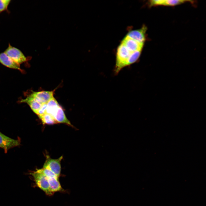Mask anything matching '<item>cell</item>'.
I'll use <instances>...</instances> for the list:
<instances>
[{"instance_id": "6da1fadb", "label": "cell", "mask_w": 206, "mask_h": 206, "mask_svg": "<svg viewBox=\"0 0 206 206\" xmlns=\"http://www.w3.org/2000/svg\"><path fill=\"white\" fill-rule=\"evenodd\" d=\"M131 52L121 43L118 46L117 50L116 63L114 69V73L116 75L123 68L128 66V62Z\"/></svg>"}, {"instance_id": "7a4b0ae2", "label": "cell", "mask_w": 206, "mask_h": 206, "mask_svg": "<svg viewBox=\"0 0 206 206\" xmlns=\"http://www.w3.org/2000/svg\"><path fill=\"white\" fill-rule=\"evenodd\" d=\"M31 175L37 187L47 195L51 196L53 195L50 189L48 179L45 176L36 171L31 173Z\"/></svg>"}, {"instance_id": "3957f363", "label": "cell", "mask_w": 206, "mask_h": 206, "mask_svg": "<svg viewBox=\"0 0 206 206\" xmlns=\"http://www.w3.org/2000/svg\"><path fill=\"white\" fill-rule=\"evenodd\" d=\"M15 62L20 65L28 60L22 51L17 48L13 46L10 43L4 52Z\"/></svg>"}, {"instance_id": "277c9868", "label": "cell", "mask_w": 206, "mask_h": 206, "mask_svg": "<svg viewBox=\"0 0 206 206\" xmlns=\"http://www.w3.org/2000/svg\"><path fill=\"white\" fill-rule=\"evenodd\" d=\"M62 158V156L58 159H53L47 155L43 167L49 169L59 178L61 171V161Z\"/></svg>"}, {"instance_id": "5b68a950", "label": "cell", "mask_w": 206, "mask_h": 206, "mask_svg": "<svg viewBox=\"0 0 206 206\" xmlns=\"http://www.w3.org/2000/svg\"><path fill=\"white\" fill-rule=\"evenodd\" d=\"M54 91L33 92L29 96L42 104L48 102L54 96Z\"/></svg>"}, {"instance_id": "8992f818", "label": "cell", "mask_w": 206, "mask_h": 206, "mask_svg": "<svg viewBox=\"0 0 206 206\" xmlns=\"http://www.w3.org/2000/svg\"><path fill=\"white\" fill-rule=\"evenodd\" d=\"M19 139H14L9 137L0 132V147L4 149L5 152L9 149L20 144Z\"/></svg>"}, {"instance_id": "52a82bcc", "label": "cell", "mask_w": 206, "mask_h": 206, "mask_svg": "<svg viewBox=\"0 0 206 206\" xmlns=\"http://www.w3.org/2000/svg\"><path fill=\"white\" fill-rule=\"evenodd\" d=\"M146 30V27L144 25L140 29L129 32L126 36L139 43H144Z\"/></svg>"}, {"instance_id": "ba28073f", "label": "cell", "mask_w": 206, "mask_h": 206, "mask_svg": "<svg viewBox=\"0 0 206 206\" xmlns=\"http://www.w3.org/2000/svg\"><path fill=\"white\" fill-rule=\"evenodd\" d=\"M131 52L142 50L144 43H139L126 36L121 42Z\"/></svg>"}, {"instance_id": "9c48e42d", "label": "cell", "mask_w": 206, "mask_h": 206, "mask_svg": "<svg viewBox=\"0 0 206 206\" xmlns=\"http://www.w3.org/2000/svg\"><path fill=\"white\" fill-rule=\"evenodd\" d=\"M0 63L8 68L22 70L20 65L14 62L4 52L0 53Z\"/></svg>"}, {"instance_id": "30bf717a", "label": "cell", "mask_w": 206, "mask_h": 206, "mask_svg": "<svg viewBox=\"0 0 206 206\" xmlns=\"http://www.w3.org/2000/svg\"><path fill=\"white\" fill-rule=\"evenodd\" d=\"M192 1L189 0H159V5L175 6L183 4L185 2Z\"/></svg>"}, {"instance_id": "8fae6325", "label": "cell", "mask_w": 206, "mask_h": 206, "mask_svg": "<svg viewBox=\"0 0 206 206\" xmlns=\"http://www.w3.org/2000/svg\"><path fill=\"white\" fill-rule=\"evenodd\" d=\"M38 117L43 124H52L58 123L52 116L46 113Z\"/></svg>"}, {"instance_id": "7c38bea8", "label": "cell", "mask_w": 206, "mask_h": 206, "mask_svg": "<svg viewBox=\"0 0 206 206\" xmlns=\"http://www.w3.org/2000/svg\"><path fill=\"white\" fill-rule=\"evenodd\" d=\"M36 171L44 175L48 179L53 178L59 179L54 173L48 169L43 167L41 169H37Z\"/></svg>"}, {"instance_id": "4fadbf2b", "label": "cell", "mask_w": 206, "mask_h": 206, "mask_svg": "<svg viewBox=\"0 0 206 206\" xmlns=\"http://www.w3.org/2000/svg\"><path fill=\"white\" fill-rule=\"evenodd\" d=\"M11 1V0H0V13L5 11L9 12L8 8Z\"/></svg>"}]
</instances>
